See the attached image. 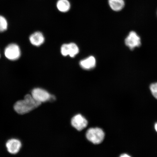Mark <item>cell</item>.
I'll return each instance as SVG.
<instances>
[{"instance_id":"obj_11","label":"cell","mask_w":157,"mask_h":157,"mask_svg":"<svg viewBox=\"0 0 157 157\" xmlns=\"http://www.w3.org/2000/svg\"><path fill=\"white\" fill-rule=\"evenodd\" d=\"M109 4L111 9L116 12L122 10L125 5L124 0H109Z\"/></svg>"},{"instance_id":"obj_4","label":"cell","mask_w":157,"mask_h":157,"mask_svg":"<svg viewBox=\"0 0 157 157\" xmlns=\"http://www.w3.org/2000/svg\"><path fill=\"white\" fill-rule=\"evenodd\" d=\"M5 56L8 59L11 61L18 60L21 56V52L18 45L11 44L6 47L4 50Z\"/></svg>"},{"instance_id":"obj_8","label":"cell","mask_w":157,"mask_h":157,"mask_svg":"<svg viewBox=\"0 0 157 157\" xmlns=\"http://www.w3.org/2000/svg\"><path fill=\"white\" fill-rule=\"evenodd\" d=\"M6 147L10 154H16L21 150V144L20 141L17 139H11L7 141Z\"/></svg>"},{"instance_id":"obj_5","label":"cell","mask_w":157,"mask_h":157,"mask_svg":"<svg viewBox=\"0 0 157 157\" xmlns=\"http://www.w3.org/2000/svg\"><path fill=\"white\" fill-rule=\"evenodd\" d=\"M31 95L35 100L41 103L50 101L52 96L46 90L39 88L33 89Z\"/></svg>"},{"instance_id":"obj_2","label":"cell","mask_w":157,"mask_h":157,"mask_svg":"<svg viewBox=\"0 0 157 157\" xmlns=\"http://www.w3.org/2000/svg\"><path fill=\"white\" fill-rule=\"evenodd\" d=\"M105 133L103 129L98 127L91 128L86 132V138L90 142L94 144H99L105 139Z\"/></svg>"},{"instance_id":"obj_1","label":"cell","mask_w":157,"mask_h":157,"mask_svg":"<svg viewBox=\"0 0 157 157\" xmlns=\"http://www.w3.org/2000/svg\"><path fill=\"white\" fill-rule=\"evenodd\" d=\"M42 103L35 100L29 94L25 96L24 99L17 102L14 106L15 110L19 114L28 113L38 108Z\"/></svg>"},{"instance_id":"obj_3","label":"cell","mask_w":157,"mask_h":157,"mask_svg":"<svg viewBox=\"0 0 157 157\" xmlns=\"http://www.w3.org/2000/svg\"><path fill=\"white\" fill-rule=\"evenodd\" d=\"M125 46L129 50L133 51L142 46V39L140 35L134 30H131L125 37L124 40Z\"/></svg>"},{"instance_id":"obj_7","label":"cell","mask_w":157,"mask_h":157,"mask_svg":"<svg viewBox=\"0 0 157 157\" xmlns=\"http://www.w3.org/2000/svg\"><path fill=\"white\" fill-rule=\"evenodd\" d=\"M61 52L64 56H69L73 58L79 52V48L77 45L74 43L64 44L61 48Z\"/></svg>"},{"instance_id":"obj_6","label":"cell","mask_w":157,"mask_h":157,"mask_svg":"<svg viewBox=\"0 0 157 157\" xmlns=\"http://www.w3.org/2000/svg\"><path fill=\"white\" fill-rule=\"evenodd\" d=\"M88 121L80 114L75 115L71 120V124L78 131H81L87 126Z\"/></svg>"},{"instance_id":"obj_13","label":"cell","mask_w":157,"mask_h":157,"mask_svg":"<svg viewBox=\"0 0 157 157\" xmlns=\"http://www.w3.org/2000/svg\"><path fill=\"white\" fill-rule=\"evenodd\" d=\"M8 27L7 19L3 16L0 15V33L5 32Z\"/></svg>"},{"instance_id":"obj_10","label":"cell","mask_w":157,"mask_h":157,"mask_svg":"<svg viewBox=\"0 0 157 157\" xmlns=\"http://www.w3.org/2000/svg\"><path fill=\"white\" fill-rule=\"evenodd\" d=\"M79 64L80 67L83 69L91 70L95 67L96 66V59L93 56H90L80 61Z\"/></svg>"},{"instance_id":"obj_14","label":"cell","mask_w":157,"mask_h":157,"mask_svg":"<svg viewBox=\"0 0 157 157\" xmlns=\"http://www.w3.org/2000/svg\"><path fill=\"white\" fill-rule=\"evenodd\" d=\"M150 89L153 97L157 99V82L151 84Z\"/></svg>"},{"instance_id":"obj_12","label":"cell","mask_w":157,"mask_h":157,"mask_svg":"<svg viewBox=\"0 0 157 157\" xmlns=\"http://www.w3.org/2000/svg\"><path fill=\"white\" fill-rule=\"evenodd\" d=\"M56 6L59 11L65 13L69 10L71 5L68 0H59L57 3Z\"/></svg>"},{"instance_id":"obj_17","label":"cell","mask_w":157,"mask_h":157,"mask_svg":"<svg viewBox=\"0 0 157 157\" xmlns=\"http://www.w3.org/2000/svg\"><path fill=\"white\" fill-rule=\"evenodd\" d=\"M0 58H1V54H0Z\"/></svg>"},{"instance_id":"obj_9","label":"cell","mask_w":157,"mask_h":157,"mask_svg":"<svg viewBox=\"0 0 157 157\" xmlns=\"http://www.w3.org/2000/svg\"><path fill=\"white\" fill-rule=\"evenodd\" d=\"M29 40L33 46L39 47L44 44L45 38L42 33L37 31L31 35L29 37Z\"/></svg>"},{"instance_id":"obj_15","label":"cell","mask_w":157,"mask_h":157,"mask_svg":"<svg viewBox=\"0 0 157 157\" xmlns=\"http://www.w3.org/2000/svg\"><path fill=\"white\" fill-rule=\"evenodd\" d=\"M131 156L130 155L126 154V153H124V154H121L120 157H131Z\"/></svg>"},{"instance_id":"obj_18","label":"cell","mask_w":157,"mask_h":157,"mask_svg":"<svg viewBox=\"0 0 157 157\" xmlns=\"http://www.w3.org/2000/svg\"></svg>"},{"instance_id":"obj_16","label":"cell","mask_w":157,"mask_h":157,"mask_svg":"<svg viewBox=\"0 0 157 157\" xmlns=\"http://www.w3.org/2000/svg\"><path fill=\"white\" fill-rule=\"evenodd\" d=\"M154 128H155V130L156 132H157V122L155 123V124Z\"/></svg>"}]
</instances>
